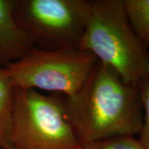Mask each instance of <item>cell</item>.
Wrapping results in <instances>:
<instances>
[{
    "mask_svg": "<svg viewBox=\"0 0 149 149\" xmlns=\"http://www.w3.org/2000/svg\"><path fill=\"white\" fill-rule=\"evenodd\" d=\"M70 123L80 146L102 139L139 135L143 110L139 85L124 82L100 62L78 92L65 97Z\"/></svg>",
    "mask_w": 149,
    "mask_h": 149,
    "instance_id": "obj_1",
    "label": "cell"
},
{
    "mask_svg": "<svg viewBox=\"0 0 149 149\" xmlns=\"http://www.w3.org/2000/svg\"><path fill=\"white\" fill-rule=\"evenodd\" d=\"M78 48L114 70L127 84L138 85L148 76V49L133 32L123 0H91Z\"/></svg>",
    "mask_w": 149,
    "mask_h": 149,
    "instance_id": "obj_2",
    "label": "cell"
},
{
    "mask_svg": "<svg viewBox=\"0 0 149 149\" xmlns=\"http://www.w3.org/2000/svg\"><path fill=\"white\" fill-rule=\"evenodd\" d=\"M9 145L16 149H79L65 98L14 88Z\"/></svg>",
    "mask_w": 149,
    "mask_h": 149,
    "instance_id": "obj_3",
    "label": "cell"
},
{
    "mask_svg": "<svg viewBox=\"0 0 149 149\" xmlns=\"http://www.w3.org/2000/svg\"><path fill=\"white\" fill-rule=\"evenodd\" d=\"M98 61L79 48L46 50L35 47L3 67L14 88L75 95Z\"/></svg>",
    "mask_w": 149,
    "mask_h": 149,
    "instance_id": "obj_4",
    "label": "cell"
},
{
    "mask_svg": "<svg viewBox=\"0 0 149 149\" xmlns=\"http://www.w3.org/2000/svg\"><path fill=\"white\" fill-rule=\"evenodd\" d=\"M91 9L88 0H14L13 17L37 48H78Z\"/></svg>",
    "mask_w": 149,
    "mask_h": 149,
    "instance_id": "obj_5",
    "label": "cell"
},
{
    "mask_svg": "<svg viewBox=\"0 0 149 149\" xmlns=\"http://www.w3.org/2000/svg\"><path fill=\"white\" fill-rule=\"evenodd\" d=\"M14 0H0V67L22 58L36 47L32 38L17 26L13 17Z\"/></svg>",
    "mask_w": 149,
    "mask_h": 149,
    "instance_id": "obj_6",
    "label": "cell"
},
{
    "mask_svg": "<svg viewBox=\"0 0 149 149\" xmlns=\"http://www.w3.org/2000/svg\"><path fill=\"white\" fill-rule=\"evenodd\" d=\"M128 21L133 32L149 49V0H123Z\"/></svg>",
    "mask_w": 149,
    "mask_h": 149,
    "instance_id": "obj_7",
    "label": "cell"
},
{
    "mask_svg": "<svg viewBox=\"0 0 149 149\" xmlns=\"http://www.w3.org/2000/svg\"><path fill=\"white\" fill-rule=\"evenodd\" d=\"M13 94L14 87L6 74L4 68L0 67V145L3 148L9 145L8 138Z\"/></svg>",
    "mask_w": 149,
    "mask_h": 149,
    "instance_id": "obj_8",
    "label": "cell"
},
{
    "mask_svg": "<svg viewBox=\"0 0 149 149\" xmlns=\"http://www.w3.org/2000/svg\"><path fill=\"white\" fill-rule=\"evenodd\" d=\"M79 149H143L133 136H119L81 145Z\"/></svg>",
    "mask_w": 149,
    "mask_h": 149,
    "instance_id": "obj_9",
    "label": "cell"
},
{
    "mask_svg": "<svg viewBox=\"0 0 149 149\" xmlns=\"http://www.w3.org/2000/svg\"><path fill=\"white\" fill-rule=\"evenodd\" d=\"M142 99L143 118L142 128L139 133V143L143 149H149V77L146 76L139 83Z\"/></svg>",
    "mask_w": 149,
    "mask_h": 149,
    "instance_id": "obj_10",
    "label": "cell"
},
{
    "mask_svg": "<svg viewBox=\"0 0 149 149\" xmlns=\"http://www.w3.org/2000/svg\"><path fill=\"white\" fill-rule=\"evenodd\" d=\"M4 149H16V148H14L13 146H11V145H8V147H6V148H4Z\"/></svg>",
    "mask_w": 149,
    "mask_h": 149,
    "instance_id": "obj_11",
    "label": "cell"
},
{
    "mask_svg": "<svg viewBox=\"0 0 149 149\" xmlns=\"http://www.w3.org/2000/svg\"><path fill=\"white\" fill-rule=\"evenodd\" d=\"M148 76L149 77V49H148Z\"/></svg>",
    "mask_w": 149,
    "mask_h": 149,
    "instance_id": "obj_12",
    "label": "cell"
},
{
    "mask_svg": "<svg viewBox=\"0 0 149 149\" xmlns=\"http://www.w3.org/2000/svg\"><path fill=\"white\" fill-rule=\"evenodd\" d=\"M0 149H4V148H3V146H1V145H0Z\"/></svg>",
    "mask_w": 149,
    "mask_h": 149,
    "instance_id": "obj_13",
    "label": "cell"
}]
</instances>
